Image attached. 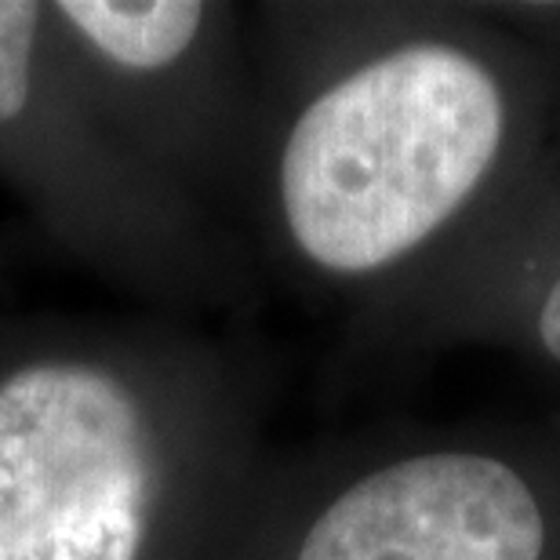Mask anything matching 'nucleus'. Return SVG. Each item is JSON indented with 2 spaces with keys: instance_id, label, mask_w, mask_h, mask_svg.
<instances>
[{
  "instance_id": "nucleus-1",
  "label": "nucleus",
  "mask_w": 560,
  "mask_h": 560,
  "mask_svg": "<svg viewBox=\"0 0 560 560\" xmlns=\"http://www.w3.org/2000/svg\"><path fill=\"white\" fill-rule=\"evenodd\" d=\"M215 488V389L178 342L0 328V560H197Z\"/></svg>"
},
{
  "instance_id": "nucleus-2",
  "label": "nucleus",
  "mask_w": 560,
  "mask_h": 560,
  "mask_svg": "<svg viewBox=\"0 0 560 560\" xmlns=\"http://www.w3.org/2000/svg\"><path fill=\"white\" fill-rule=\"evenodd\" d=\"M506 136L488 66L452 44H397L324 81L273 156L291 255L331 280L419 252L485 183Z\"/></svg>"
},
{
  "instance_id": "nucleus-3",
  "label": "nucleus",
  "mask_w": 560,
  "mask_h": 560,
  "mask_svg": "<svg viewBox=\"0 0 560 560\" xmlns=\"http://www.w3.org/2000/svg\"><path fill=\"white\" fill-rule=\"evenodd\" d=\"M0 178L62 252L117 288L175 295L194 277L183 194L88 103L48 0H0Z\"/></svg>"
},
{
  "instance_id": "nucleus-4",
  "label": "nucleus",
  "mask_w": 560,
  "mask_h": 560,
  "mask_svg": "<svg viewBox=\"0 0 560 560\" xmlns=\"http://www.w3.org/2000/svg\"><path fill=\"white\" fill-rule=\"evenodd\" d=\"M546 517L510 463L422 452L364 469L310 506L280 560H542Z\"/></svg>"
},
{
  "instance_id": "nucleus-5",
  "label": "nucleus",
  "mask_w": 560,
  "mask_h": 560,
  "mask_svg": "<svg viewBox=\"0 0 560 560\" xmlns=\"http://www.w3.org/2000/svg\"><path fill=\"white\" fill-rule=\"evenodd\" d=\"M48 11L103 125L178 189L208 128L219 8L205 0H48Z\"/></svg>"
},
{
  "instance_id": "nucleus-6",
  "label": "nucleus",
  "mask_w": 560,
  "mask_h": 560,
  "mask_svg": "<svg viewBox=\"0 0 560 560\" xmlns=\"http://www.w3.org/2000/svg\"><path fill=\"white\" fill-rule=\"evenodd\" d=\"M535 328H539V342L546 346V353L560 364V273L550 284V291H546V299L539 306V324H535Z\"/></svg>"
}]
</instances>
